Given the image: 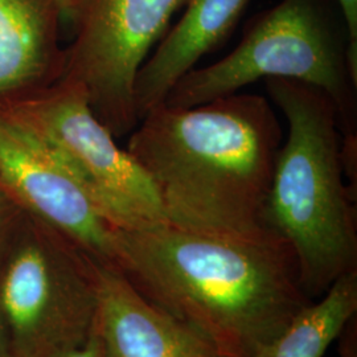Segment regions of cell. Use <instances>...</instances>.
<instances>
[{
    "label": "cell",
    "mask_w": 357,
    "mask_h": 357,
    "mask_svg": "<svg viewBox=\"0 0 357 357\" xmlns=\"http://www.w3.org/2000/svg\"><path fill=\"white\" fill-rule=\"evenodd\" d=\"M114 265L155 306L212 349L252 357L307 305L291 249L169 222L115 229Z\"/></svg>",
    "instance_id": "cell-1"
},
{
    "label": "cell",
    "mask_w": 357,
    "mask_h": 357,
    "mask_svg": "<svg viewBox=\"0 0 357 357\" xmlns=\"http://www.w3.org/2000/svg\"><path fill=\"white\" fill-rule=\"evenodd\" d=\"M283 142L266 97L236 93L192 107L160 103L130 132L126 151L159 195L167 221L183 229L261 238Z\"/></svg>",
    "instance_id": "cell-2"
},
{
    "label": "cell",
    "mask_w": 357,
    "mask_h": 357,
    "mask_svg": "<svg viewBox=\"0 0 357 357\" xmlns=\"http://www.w3.org/2000/svg\"><path fill=\"white\" fill-rule=\"evenodd\" d=\"M287 122L264 208V225L291 249L306 294L323 295L357 262L356 216L347 184L337 109L301 81L265 79Z\"/></svg>",
    "instance_id": "cell-3"
},
{
    "label": "cell",
    "mask_w": 357,
    "mask_h": 357,
    "mask_svg": "<svg viewBox=\"0 0 357 357\" xmlns=\"http://www.w3.org/2000/svg\"><path fill=\"white\" fill-rule=\"evenodd\" d=\"M268 78L301 81L327 93L343 138H357V68L336 0H281L255 17L227 56L181 77L163 103L192 107Z\"/></svg>",
    "instance_id": "cell-4"
},
{
    "label": "cell",
    "mask_w": 357,
    "mask_h": 357,
    "mask_svg": "<svg viewBox=\"0 0 357 357\" xmlns=\"http://www.w3.org/2000/svg\"><path fill=\"white\" fill-rule=\"evenodd\" d=\"M96 259L24 212L0 271V312L19 357L84 344L97 321Z\"/></svg>",
    "instance_id": "cell-5"
},
{
    "label": "cell",
    "mask_w": 357,
    "mask_h": 357,
    "mask_svg": "<svg viewBox=\"0 0 357 357\" xmlns=\"http://www.w3.org/2000/svg\"><path fill=\"white\" fill-rule=\"evenodd\" d=\"M187 0H66L72 28L61 81L77 86L115 138L139 123L135 79Z\"/></svg>",
    "instance_id": "cell-6"
},
{
    "label": "cell",
    "mask_w": 357,
    "mask_h": 357,
    "mask_svg": "<svg viewBox=\"0 0 357 357\" xmlns=\"http://www.w3.org/2000/svg\"><path fill=\"white\" fill-rule=\"evenodd\" d=\"M63 155L115 229L165 224L166 213L151 180L121 149L93 113L84 93L57 81L24 100L0 107Z\"/></svg>",
    "instance_id": "cell-7"
},
{
    "label": "cell",
    "mask_w": 357,
    "mask_h": 357,
    "mask_svg": "<svg viewBox=\"0 0 357 357\" xmlns=\"http://www.w3.org/2000/svg\"><path fill=\"white\" fill-rule=\"evenodd\" d=\"M0 190L86 255L114 264L115 228L54 147L0 112Z\"/></svg>",
    "instance_id": "cell-8"
},
{
    "label": "cell",
    "mask_w": 357,
    "mask_h": 357,
    "mask_svg": "<svg viewBox=\"0 0 357 357\" xmlns=\"http://www.w3.org/2000/svg\"><path fill=\"white\" fill-rule=\"evenodd\" d=\"M97 330L107 357H211L212 347L155 306L114 264L96 259Z\"/></svg>",
    "instance_id": "cell-9"
},
{
    "label": "cell",
    "mask_w": 357,
    "mask_h": 357,
    "mask_svg": "<svg viewBox=\"0 0 357 357\" xmlns=\"http://www.w3.org/2000/svg\"><path fill=\"white\" fill-rule=\"evenodd\" d=\"M63 26L57 0H0V107L61 79Z\"/></svg>",
    "instance_id": "cell-10"
},
{
    "label": "cell",
    "mask_w": 357,
    "mask_h": 357,
    "mask_svg": "<svg viewBox=\"0 0 357 357\" xmlns=\"http://www.w3.org/2000/svg\"><path fill=\"white\" fill-rule=\"evenodd\" d=\"M250 0H187L184 13L153 48L137 75V114L165 102L169 90L233 31Z\"/></svg>",
    "instance_id": "cell-11"
},
{
    "label": "cell",
    "mask_w": 357,
    "mask_h": 357,
    "mask_svg": "<svg viewBox=\"0 0 357 357\" xmlns=\"http://www.w3.org/2000/svg\"><path fill=\"white\" fill-rule=\"evenodd\" d=\"M357 312V268L333 282L319 302L302 307L252 357H324Z\"/></svg>",
    "instance_id": "cell-12"
},
{
    "label": "cell",
    "mask_w": 357,
    "mask_h": 357,
    "mask_svg": "<svg viewBox=\"0 0 357 357\" xmlns=\"http://www.w3.org/2000/svg\"><path fill=\"white\" fill-rule=\"evenodd\" d=\"M23 216L24 211L11 197L0 191V271Z\"/></svg>",
    "instance_id": "cell-13"
},
{
    "label": "cell",
    "mask_w": 357,
    "mask_h": 357,
    "mask_svg": "<svg viewBox=\"0 0 357 357\" xmlns=\"http://www.w3.org/2000/svg\"><path fill=\"white\" fill-rule=\"evenodd\" d=\"M336 3L344 17L351 60L354 66L357 68V0H336Z\"/></svg>",
    "instance_id": "cell-14"
},
{
    "label": "cell",
    "mask_w": 357,
    "mask_h": 357,
    "mask_svg": "<svg viewBox=\"0 0 357 357\" xmlns=\"http://www.w3.org/2000/svg\"><path fill=\"white\" fill-rule=\"evenodd\" d=\"M54 357H107L106 349L103 347L102 339L97 330V321H96L94 330L91 331L88 340L84 344L78 345L73 349L65 351L63 354Z\"/></svg>",
    "instance_id": "cell-15"
},
{
    "label": "cell",
    "mask_w": 357,
    "mask_h": 357,
    "mask_svg": "<svg viewBox=\"0 0 357 357\" xmlns=\"http://www.w3.org/2000/svg\"><path fill=\"white\" fill-rule=\"evenodd\" d=\"M0 357H19L13 348V340L1 312H0Z\"/></svg>",
    "instance_id": "cell-16"
},
{
    "label": "cell",
    "mask_w": 357,
    "mask_h": 357,
    "mask_svg": "<svg viewBox=\"0 0 357 357\" xmlns=\"http://www.w3.org/2000/svg\"><path fill=\"white\" fill-rule=\"evenodd\" d=\"M57 1H59V4H60V7H61V10H63V16H64L65 3H66V0H57Z\"/></svg>",
    "instance_id": "cell-17"
},
{
    "label": "cell",
    "mask_w": 357,
    "mask_h": 357,
    "mask_svg": "<svg viewBox=\"0 0 357 357\" xmlns=\"http://www.w3.org/2000/svg\"><path fill=\"white\" fill-rule=\"evenodd\" d=\"M211 357H230V356H225V355H220V354H213L212 356Z\"/></svg>",
    "instance_id": "cell-18"
},
{
    "label": "cell",
    "mask_w": 357,
    "mask_h": 357,
    "mask_svg": "<svg viewBox=\"0 0 357 357\" xmlns=\"http://www.w3.org/2000/svg\"><path fill=\"white\" fill-rule=\"evenodd\" d=\"M0 191H1V190H0Z\"/></svg>",
    "instance_id": "cell-19"
}]
</instances>
